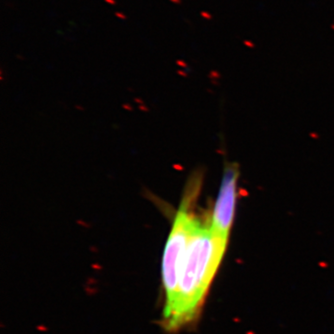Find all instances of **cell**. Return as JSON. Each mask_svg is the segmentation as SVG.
<instances>
[{"mask_svg": "<svg viewBox=\"0 0 334 334\" xmlns=\"http://www.w3.org/2000/svg\"><path fill=\"white\" fill-rule=\"evenodd\" d=\"M193 186L190 190H187L182 200L163 252L162 281L166 296L165 308L170 306L175 299L188 244L200 223L189 209L197 193Z\"/></svg>", "mask_w": 334, "mask_h": 334, "instance_id": "2", "label": "cell"}, {"mask_svg": "<svg viewBox=\"0 0 334 334\" xmlns=\"http://www.w3.org/2000/svg\"><path fill=\"white\" fill-rule=\"evenodd\" d=\"M115 16H116V17H118L119 19H122V20H125V19L127 18V17H126V15H124L123 13L119 12V11L115 12Z\"/></svg>", "mask_w": 334, "mask_h": 334, "instance_id": "4", "label": "cell"}, {"mask_svg": "<svg viewBox=\"0 0 334 334\" xmlns=\"http://www.w3.org/2000/svg\"><path fill=\"white\" fill-rule=\"evenodd\" d=\"M172 3H175V4H180L181 3V0H170Z\"/></svg>", "mask_w": 334, "mask_h": 334, "instance_id": "7", "label": "cell"}, {"mask_svg": "<svg viewBox=\"0 0 334 334\" xmlns=\"http://www.w3.org/2000/svg\"><path fill=\"white\" fill-rule=\"evenodd\" d=\"M106 3L108 4H111V5H115L116 4V1L115 0H104Z\"/></svg>", "mask_w": 334, "mask_h": 334, "instance_id": "6", "label": "cell"}, {"mask_svg": "<svg viewBox=\"0 0 334 334\" xmlns=\"http://www.w3.org/2000/svg\"><path fill=\"white\" fill-rule=\"evenodd\" d=\"M228 236L200 222L189 239L175 299L164 308L166 327L175 329L195 314L223 258Z\"/></svg>", "mask_w": 334, "mask_h": 334, "instance_id": "1", "label": "cell"}, {"mask_svg": "<svg viewBox=\"0 0 334 334\" xmlns=\"http://www.w3.org/2000/svg\"><path fill=\"white\" fill-rule=\"evenodd\" d=\"M238 177V166L235 163L227 164L224 170L221 187L211 220V226L226 236L229 234L235 216Z\"/></svg>", "mask_w": 334, "mask_h": 334, "instance_id": "3", "label": "cell"}, {"mask_svg": "<svg viewBox=\"0 0 334 334\" xmlns=\"http://www.w3.org/2000/svg\"><path fill=\"white\" fill-rule=\"evenodd\" d=\"M201 16L203 17V18H206V19H211V16H210V14L209 13H207V12H204V11H202L201 13Z\"/></svg>", "mask_w": 334, "mask_h": 334, "instance_id": "5", "label": "cell"}]
</instances>
